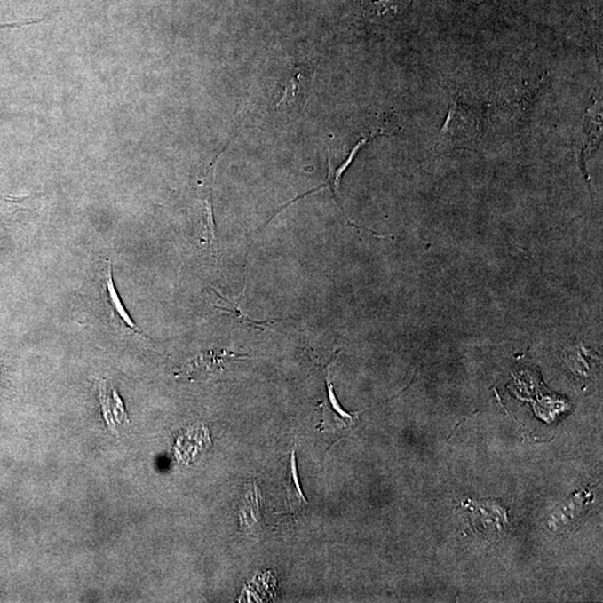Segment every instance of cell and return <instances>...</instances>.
Listing matches in <instances>:
<instances>
[{
	"label": "cell",
	"instance_id": "obj_4",
	"mask_svg": "<svg viewBox=\"0 0 603 603\" xmlns=\"http://www.w3.org/2000/svg\"><path fill=\"white\" fill-rule=\"evenodd\" d=\"M220 155L216 158L215 163H212L207 176L203 177L201 185L198 186L199 202L202 205L203 228H205L206 240L211 245L215 240V221H214V207H212V184L215 179L216 163L218 162Z\"/></svg>",
	"mask_w": 603,
	"mask_h": 603
},
{
	"label": "cell",
	"instance_id": "obj_3",
	"mask_svg": "<svg viewBox=\"0 0 603 603\" xmlns=\"http://www.w3.org/2000/svg\"><path fill=\"white\" fill-rule=\"evenodd\" d=\"M381 133H377L373 134V136L369 137V138H362L361 140H360L357 145L353 147V149L351 150L350 155H348V158L345 160L344 163L340 164L337 168L334 167L332 163H331V155H329V158H328V177L327 180L324 181L323 185H321L319 186H316V188L310 190V192H307L305 194H301V196H298L293 201H290L288 205H285L281 208L280 211L284 210L286 207H289L290 203H293L295 202L299 201V199L305 198L306 196H309V194H313L315 192H319V190L322 189H329L331 190L334 198H336L337 202L338 203V206H340L342 211L345 212L344 207H342V203L340 201V186H341V179L342 177H344L345 172L348 171L349 167L354 162L355 157H357V155L359 154V151L362 149L363 146H366L369 141L371 140L372 138H375L377 136H379Z\"/></svg>",
	"mask_w": 603,
	"mask_h": 603
},
{
	"label": "cell",
	"instance_id": "obj_9",
	"mask_svg": "<svg viewBox=\"0 0 603 603\" xmlns=\"http://www.w3.org/2000/svg\"><path fill=\"white\" fill-rule=\"evenodd\" d=\"M258 489L246 494L241 509V524L242 528H256L260 522V502Z\"/></svg>",
	"mask_w": 603,
	"mask_h": 603
},
{
	"label": "cell",
	"instance_id": "obj_6",
	"mask_svg": "<svg viewBox=\"0 0 603 603\" xmlns=\"http://www.w3.org/2000/svg\"><path fill=\"white\" fill-rule=\"evenodd\" d=\"M244 289L242 290V294L240 298L237 299L236 302L231 303L226 299L223 295H220V293L217 292L214 289H211L212 292H214L217 297L220 299V301H223V305H214V307L216 309H218L221 312H225V313H228L229 315H232L234 319H235L236 322L241 323V324H245L249 325V327L258 329H266L270 325L274 324L276 322L275 320H262V321H258L255 319H251L250 315H247L245 313H242L241 310V302L242 298H244L245 295V290H246V279L244 280Z\"/></svg>",
	"mask_w": 603,
	"mask_h": 603
},
{
	"label": "cell",
	"instance_id": "obj_1",
	"mask_svg": "<svg viewBox=\"0 0 603 603\" xmlns=\"http://www.w3.org/2000/svg\"><path fill=\"white\" fill-rule=\"evenodd\" d=\"M99 290L104 310L111 320L113 327L119 329V331L125 333L141 334V329L134 324L131 318L124 309L123 302L116 292L115 283H113L112 264L110 260H103L102 266L99 271Z\"/></svg>",
	"mask_w": 603,
	"mask_h": 603
},
{
	"label": "cell",
	"instance_id": "obj_2",
	"mask_svg": "<svg viewBox=\"0 0 603 603\" xmlns=\"http://www.w3.org/2000/svg\"><path fill=\"white\" fill-rule=\"evenodd\" d=\"M247 359L246 354H237L227 350H208L185 363L178 377L190 380H210L221 376L233 361Z\"/></svg>",
	"mask_w": 603,
	"mask_h": 603
},
{
	"label": "cell",
	"instance_id": "obj_7",
	"mask_svg": "<svg viewBox=\"0 0 603 603\" xmlns=\"http://www.w3.org/2000/svg\"><path fill=\"white\" fill-rule=\"evenodd\" d=\"M286 505L293 514L298 513L307 505L306 498L303 496L301 485H299L297 457H295L294 450L290 454L289 479L288 484H286Z\"/></svg>",
	"mask_w": 603,
	"mask_h": 603
},
{
	"label": "cell",
	"instance_id": "obj_5",
	"mask_svg": "<svg viewBox=\"0 0 603 603\" xmlns=\"http://www.w3.org/2000/svg\"><path fill=\"white\" fill-rule=\"evenodd\" d=\"M311 83L310 73L299 67L295 68L284 85L283 92L277 104L280 107H293L302 102Z\"/></svg>",
	"mask_w": 603,
	"mask_h": 603
},
{
	"label": "cell",
	"instance_id": "obj_8",
	"mask_svg": "<svg viewBox=\"0 0 603 603\" xmlns=\"http://www.w3.org/2000/svg\"><path fill=\"white\" fill-rule=\"evenodd\" d=\"M585 506H587V500H585L583 496H581L579 498L574 496L570 502L558 507V511L555 512V514L553 513L551 520H552L555 527H558L561 522L564 524L574 523L575 520H579L583 518L584 512L587 511Z\"/></svg>",
	"mask_w": 603,
	"mask_h": 603
}]
</instances>
